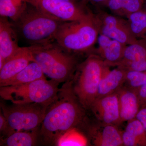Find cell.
Here are the masks:
<instances>
[{
  "instance_id": "obj_24",
  "label": "cell",
  "mask_w": 146,
  "mask_h": 146,
  "mask_svg": "<svg viewBox=\"0 0 146 146\" xmlns=\"http://www.w3.org/2000/svg\"><path fill=\"white\" fill-rule=\"evenodd\" d=\"M87 139L85 136L78 130L76 127L69 129L57 140L55 145L59 146H86Z\"/></svg>"
},
{
  "instance_id": "obj_8",
  "label": "cell",
  "mask_w": 146,
  "mask_h": 146,
  "mask_svg": "<svg viewBox=\"0 0 146 146\" xmlns=\"http://www.w3.org/2000/svg\"><path fill=\"white\" fill-rule=\"evenodd\" d=\"M28 1L51 18L62 22L78 21L91 12L85 3L64 0H28Z\"/></svg>"
},
{
  "instance_id": "obj_13",
  "label": "cell",
  "mask_w": 146,
  "mask_h": 146,
  "mask_svg": "<svg viewBox=\"0 0 146 146\" xmlns=\"http://www.w3.org/2000/svg\"><path fill=\"white\" fill-rule=\"evenodd\" d=\"M89 135L94 146H123L122 131L115 125L100 122L99 124L90 128Z\"/></svg>"
},
{
  "instance_id": "obj_25",
  "label": "cell",
  "mask_w": 146,
  "mask_h": 146,
  "mask_svg": "<svg viewBox=\"0 0 146 146\" xmlns=\"http://www.w3.org/2000/svg\"><path fill=\"white\" fill-rule=\"evenodd\" d=\"M146 84V71L127 70L124 85L136 89Z\"/></svg>"
},
{
  "instance_id": "obj_17",
  "label": "cell",
  "mask_w": 146,
  "mask_h": 146,
  "mask_svg": "<svg viewBox=\"0 0 146 146\" xmlns=\"http://www.w3.org/2000/svg\"><path fill=\"white\" fill-rule=\"evenodd\" d=\"M121 122L136 118L141 109L136 91L124 85L117 91Z\"/></svg>"
},
{
  "instance_id": "obj_6",
  "label": "cell",
  "mask_w": 146,
  "mask_h": 146,
  "mask_svg": "<svg viewBox=\"0 0 146 146\" xmlns=\"http://www.w3.org/2000/svg\"><path fill=\"white\" fill-rule=\"evenodd\" d=\"M59 84L45 77L22 85L0 87V96L13 104L36 103L49 106L57 98Z\"/></svg>"
},
{
  "instance_id": "obj_32",
  "label": "cell",
  "mask_w": 146,
  "mask_h": 146,
  "mask_svg": "<svg viewBox=\"0 0 146 146\" xmlns=\"http://www.w3.org/2000/svg\"><path fill=\"white\" fill-rule=\"evenodd\" d=\"M144 1H145V0H144Z\"/></svg>"
},
{
  "instance_id": "obj_3",
  "label": "cell",
  "mask_w": 146,
  "mask_h": 146,
  "mask_svg": "<svg viewBox=\"0 0 146 146\" xmlns=\"http://www.w3.org/2000/svg\"><path fill=\"white\" fill-rule=\"evenodd\" d=\"M63 23L51 18L28 3L23 13L11 23L18 36L30 46H38L54 41L55 35Z\"/></svg>"
},
{
  "instance_id": "obj_12",
  "label": "cell",
  "mask_w": 146,
  "mask_h": 146,
  "mask_svg": "<svg viewBox=\"0 0 146 146\" xmlns=\"http://www.w3.org/2000/svg\"><path fill=\"white\" fill-rule=\"evenodd\" d=\"M116 66L126 70L146 71V39H137L127 46L122 59Z\"/></svg>"
},
{
  "instance_id": "obj_10",
  "label": "cell",
  "mask_w": 146,
  "mask_h": 146,
  "mask_svg": "<svg viewBox=\"0 0 146 146\" xmlns=\"http://www.w3.org/2000/svg\"><path fill=\"white\" fill-rule=\"evenodd\" d=\"M90 110L100 123L116 125L121 123L117 92L96 99Z\"/></svg>"
},
{
  "instance_id": "obj_5",
  "label": "cell",
  "mask_w": 146,
  "mask_h": 146,
  "mask_svg": "<svg viewBox=\"0 0 146 146\" xmlns=\"http://www.w3.org/2000/svg\"><path fill=\"white\" fill-rule=\"evenodd\" d=\"M104 61L98 55L91 54L77 68L74 93L85 110L91 109L96 99L105 68Z\"/></svg>"
},
{
  "instance_id": "obj_9",
  "label": "cell",
  "mask_w": 146,
  "mask_h": 146,
  "mask_svg": "<svg viewBox=\"0 0 146 146\" xmlns=\"http://www.w3.org/2000/svg\"><path fill=\"white\" fill-rule=\"evenodd\" d=\"M99 34L129 45L137 40L131 29L127 20L105 12L95 14Z\"/></svg>"
},
{
  "instance_id": "obj_11",
  "label": "cell",
  "mask_w": 146,
  "mask_h": 146,
  "mask_svg": "<svg viewBox=\"0 0 146 146\" xmlns=\"http://www.w3.org/2000/svg\"><path fill=\"white\" fill-rule=\"evenodd\" d=\"M35 46L19 47L0 69V86L13 78L34 61L33 53Z\"/></svg>"
},
{
  "instance_id": "obj_23",
  "label": "cell",
  "mask_w": 146,
  "mask_h": 146,
  "mask_svg": "<svg viewBox=\"0 0 146 146\" xmlns=\"http://www.w3.org/2000/svg\"><path fill=\"white\" fill-rule=\"evenodd\" d=\"M126 18L136 39H146V11L143 9L131 13Z\"/></svg>"
},
{
  "instance_id": "obj_27",
  "label": "cell",
  "mask_w": 146,
  "mask_h": 146,
  "mask_svg": "<svg viewBox=\"0 0 146 146\" xmlns=\"http://www.w3.org/2000/svg\"><path fill=\"white\" fill-rule=\"evenodd\" d=\"M0 131L4 136H7L9 135V128L7 121L1 110L0 113Z\"/></svg>"
},
{
  "instance_id": "obj_4",
  "label": "cell",
  "mask_w": 146,
  "mask_h": 146,
  "mask_svg": "<svg viewBox=\"0 0 146 146\" xmlns=\"http://www.w3.org/2000/svg\"><path fill=\"white\" fill-rule=\"evenodd\" d=\"M99 35L95 14L91 11L80 20L62 23L55 35V41L71 52H86L97 42Z\"/></svg>"
},
{
  "instance_id": "obj_28",
  "label": "cell",
  "mask_w": 146,
  "mask_h": 146,
  "mask_svg": "<svg viewBox=\"0 0 146 146\" xmlns=\"http://www.w3.org/2000/svg\"><path fill=\"white\" fill-rule=\"evenodd\" d=\"M136 118L141 122L146 131V107L141 108Z\"/></svg>"
},
{
  "instance_id": "obj_14",
  "label": "cell",
  "mask_w": 146,
  "mask_h": 146,
  "mask_svg": "<svg viewBox=\"0 0 146 146\" xmlns=\"http://www.w3.org/2000/svg\"><path fill=\"white\" fill-rule=\"evenodd\" d=\"M0 69L19 48L18 35L8 18L0 16Z\"/></svg>"
},
{
  "instance_id": "obj_22",
  "label": "cell",
  "mask_w": 146,
  "mask_h": 146,
  "mask_svg": "<svg viewBox=\"0 0 146 146\" xmlns=\"http://www.w3.org/2000/svg\"><path fill=\"white\" fill-rule=\"evenodd\" d=\"M28 0H0V16L16 21L23 13Z\"/></svg>"
},
{
  "instance_id": "obj_29",
  "label": "cell",
  "mask_w": 146,
  "mask_h": 146,
  "mask_svg": "<svg viewBox=\"0 0 146 146\" xmlns=\"http://www.w3.org/2000/svg\"><path fill=\"white\" fill-rule=\"evenodd\" d=\"M90 2L93 5H107L109 0H86Z\"/></svg>"
},
{
  "instance_id": "obj_19",
  "label": "cell",
  "mask_w": 146,
  "mask_h": 146,
  "mask_svg": "<svg viewBox=\"0 0 146 146\" xmlns=\"http://www.w3.org/2000/svg\"><path fill=\"white\" fill-rule=\"evenodd\" d=\"M44 78L45 75L41 66L35 61H33L23 70L0 87L22 85Z\"/></svg>"
},
{
  "instance_id": "obj_7",
  "label": "cell",
  "mask_w": 146,
  "mask_h": 146,
  "mask_svg": "<svg viewBox=\"0 0 146 146\" xmlns=\"http://www.w3.org/2000/svg\"><path fill=\"white\" fill-rule=\"evenodd\" d=\"M12 104L10 105L1 104L2 112L8 123L9 135L16 131L38 129L49 106L36 103Z\"/></svg>"
},
{
  "instance_id": "obj_15",
  "label": "cell",
  "mask_w": 146,
  "mask_h": 146,
  "mask_svg": "<svg viewBox=\"0 0 146 146\" xmlns=\"http://www.w3.org/2000/svg\"><path fill=\"white\" fill-rule=\"evenodd\" d=\"M97 42L98 55L106 65L115 67L122 59L126 45L100 34L99 35Z\"/></svg>"
},
{
  "instance_id": "obj_1",
  "label": "cell",
  "mask_w": 146,
  "mask_h": 146,
  "mask_svg": "<svg viewBox=\"0 0 146 146\" xmlns=\"http://www.w3.org/2000/svg\"><path fill=\"white\" fill-rule=\"evenodd\" d=\"M85 110L74 93L73 81L65 82L47 108L39 132L42 142L56 145L60 136L83 122Z\"/></svg>"
},
{
  "instance_id": "obj_26",
  "label": "cell",
  "mask_w": 146,
  "mask_h": 146,
  "mask_svg": "<svg viewBox=\"0 0 146 146\" xmlns=\"http://www.w3.org/2000/svg\"><path fill=\"white\" fill-rule=\"evenodd\" d=\"M133 89L135 90L137 94L141 108L146 107V84Z\"/></svg>"
},
{
  "instance_id": "obj_18",
  "label": "cell",
  "mask_w": 146,
  "mask_h": 146,
  "mask_svg": "<svg viewBox=\"0 0 146 146\" xmlns=\"http://www.w3.org/2000/svg\"><path fill=\"white\" fill-rule=\"evenodd\" d=\"M122 138L123 146H146V131L136 118L128 121Z\"/></svg>"
},
{
  "instance_id": "obj_21",
  "label": "cell",
  "mask_w": 146,
  "mask_h": 146,
  "mask_svg": "<svg viewBox=\"0 0 146 146\" xmlns=\"http://www.w3.org/2000/svg\"><path fill=\"white\" fill-rule=\"evenodd\" d=\"M37 129L15 131L3 139L1 143L2 145L7 146L35 145L39 136Z\"/></svg>"
},
{
  "instance_id": "obj_2",
  "label": "cell",
  "mask_w": 146,
  "mask_h": 146,
  "mask_svg": "<svg viewBox=\"0 0 146 146\" xmlns=\"http://www.w3.org/2000/svg\"><path fill=\"white\" fill-rule=\"evenodd\" d=\"M75 53L61 47L55 41L35 46L34 61L38 63L45 75L58 83L71 80L78 67Z\"/></svg>"
},
{
  "instance_id": "obj_20",
  "label": "cell",
  "mask_w": 146,
  "mask_h": 146,
  "mask_svg": "<svg viewBox=\"0 0 146 146\" xmlns=\"http://www.w3.org/2000/svg\"><path fill=\"white\" fill-rule=\"evenodd\" d=\"M144 0H109L106 6L114 15L127 17L143 8Z\"/></svg>"
},
{
  "instance_id": "obj_16",
  "label": "cell",
  "mask_w": 146,
  "mask_h": 146,
  "mask_svg": "<svg viewBox=\"0 0 146 146\" xmlns=\"http://www.w3.org/2000/svg\"><path fill=\"white\" fill-rule=\"evenodd\" d=\"M116 67L111 70L110 66H106L96 99L116 93L124 85L127 70L119 66Z\"/></svg>"
},
{
  "instance_id": "obj_31",
  "label": "cell",
  "mask_w": 146,
  "mask_h": 146,
  "mask_svg": "<svg viewBox=\"0 0 146 146\" xmlns=\"http://www.w3.org/2000/svg\"><path fill=\"white\" fill-rule=\"evenodd\" d=\"M143 9H144L145 11H146V0L145 1V3H144L143 8Z\"/></svg>"
},
{
  "instance_id": "obj_30",
  "label": "cell",
  "mask_w": 146,
  "mask_h": 146,
  "mask_svg": "<svg viewBox=\"0 0 146 146\" xmlns=\"http://www.w3.org/2000/svg\"><path fill=\"white\" fill-rule=\"evenodd\" d=\"M76 3H86V0H64Z\"/></svg>"
}]
</instances>
